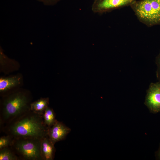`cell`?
<instances>
[{"label":"cell","mask_w":160,"mask_h":160,"mask_svg":"<svg viewBox=\"0 0 160 160\" xmlns=\"http://www.w3.org/2000/svg\"><path fill=\"white\" fill-rule=\"evenodd\" d=\"M47 5H54L61 0H37Z\"/></svg>","instance_id":"cell-15"},{"label":"cell","mask_w":160,"mask_h":160,"mask_svg":"<svg viewBox=\"0 0 160 160\" xmlns=\"http://www.w3.org/2000/svg\"><path fill=\"white\" fill-rule=\"evenodd\" d=\"M41 140L14 138L11 147L20 160H42L40 150Z\"/></svg>","instance_id":"cell-4"},{"label":"cell","mask_w":160,"mask_h":160,"mask_svg":"<svg viewBox=\"0 0 160 160\" xmlns=\"http://www.w3.org/2000/svg\"><path fill=\"white\" fill-rule=\"evenodd\" d=\"M49 104L48 98H41L30 104V110L35 113L43 115Z\"/></svg>","instance_id":"cell-10"},{"label":"cell","mask_w":160,"mask_h":160,"mask_svg":"<svg viewBox=\"0 0 160 160\" xmlns=\"http://www.w3.org/2000/svg\"><path fill=\"white\" fill-rule=\"evenodd\" d=\"M20 78L18 76L10 77L1 78L0 79V92L4 93L20 83Z\"/></svg>","instance_id":"cell-9"},{"label":"cell","mask_w":160,"mask_h":160,"mask_svg":"<svg viewBox=\"0 0 160 160\" xmlns=\"http://www.w3.org/2000/svg\"><path fill=\"white\" fill-rule=\"evenodd\" d=\"M157 156L160 159V147L157 152Z\"/></svg>","instance_id":"cell-16"},{"label":"cell","mask_w":160,"mask_h":160,"mask_svg":"<svg viewBox=\"0 0 160 160\" xmlns=\"http://www.w3.org/2000/svg\"><path fill=\"white\" fill-rule=\"evenodd\" d=\"M28 96L17 92L6 97L3 101L0 113V124H5L30 110Z\"/></svg>","instance_id":"cell-2"},{"label":"cell","mask_w":160,"mask_h":160,"mask_svg":"<svg viewBox=\"0 0 160 160\" xmlns=\"http://www.w3.org/2000/svg\"><path fill=\"white\" fill-rule=\"evenodd\" d=\"M43 116L45 124L49 128L57 121L55 119V114L53 110L48 106L45 110Z\"/></svg>","instance_id":"cell-12"},{"label":"cell","mask_w":160,"mask_h":160,"mask_svg":"<svg viewBox=\"0 0 160 160\" xmlns=\"http://www.w3.org/2000/svg\"><path fill=\"white\" fill-rule=\"evenodd\" d=\"M137 0H95L92 7L95 13L101 15L130 6Z\"/></svg>","instance_id":"cell-5"},{"label":"cell","mask_w":160,"mask_h":160,"mask_svg":"<svg viewBox=\"0 0 160 160\" xmlns=\"http://www.w3.org/2000/svg\"><path fill=\"white\" fill-rule=\"evenodd\" d=\"M156 63L157 66L156 76L160 81V51L156 59Z\"/></svg>","instance_id":"cell-14"},{"label":"cell","mask_w":160,"mask_h":160,"mask_svg":"<svg viewBox=\"0 0 160 160\" xmlns=\"http://www.w3.org/2000/svg\"><path fill=\"white\" fill-rule=\"evenodd\" d=\"M71 129L63 123L57 121L49 128L47 136L55 145L56 142L64 140Z\"/></svg>","instance_id":"cell-7"},{"label":"cell","mask_w":160,"mask_h":160,"mask_svg":"<svg viewBox=\"0 0 160 160\" xmlns=\"http://www.w3.org/2000/svg\"><path fill=\"white\" fill-rule=\"evenodd\" d=\"M11 146L0 149V160H20Z\"/></svg>","instance_id":"cell-11"},{"label":"cell","mask_w":160,"mask_h":160,"mask_svg":"<svg viewBox=\"0 0 160 160\" xmlns=\"http://www.w3.org/2000/svg\"><path fill=\"white\" fill-rule=\"evenodd\" d=\"M40 150L42 160H53L55 151L54 144L47 135L41 139Z\"/></svg>","instance_id":"cell-8"},{"label":"cell","mask_w":160,"mask_h":160,"mask_svg":"<svg viewBox=\"0 0 160 160\" xmlns=\"http://www.w3.org/2000/svg\"><path fill=\"white\" fill-rule=\"evenodd\" d=\"M130 6L138 20L147 27L160 25V0H137Z\"/></svg>","instance_id":"cell-3"},{"label":"cell","mask_w":160,"mask_h":160,"mask_svg":"<svg viewBox=\"0 0 160 160\" xmlns=\"http://www.w3.org/2000/svg\"><path fill=\"white\" fill-rule=\"evenodd\" d=\"M145 103L152 113L160 111V81L150 84Z\"/></svg>","instance_id":"cell-6"},{"label":"cell","mask_w":160,"mask_h":160,"mask_svg":"<svg viewBox=\"0 0 160 160\" xmlns=\"http://www.w3.org/2000/svg\"><path fill=\"white\" fill-rule=\"evenodd\" d=\"M14 138L11 136L7 135L0 138V149L3 148L11 146L13 143Z\"/></svg>","instance_id":"cell-13"},{"label":"cell","mask_w":160,"mask_h":160,"mask_svg":"<svg viewBox=\"0 0 160 160\" xmlns=\"http://www.w3.org/2000/svg\"><path fill=\"white\" fill-rule=\"evenodd\" d=\"M3 130L14 138L42 139L47 135L49 128L43 115L29 110L5 124Z\"/></svg>","instance_id":"cell-1"}]
</instances>
